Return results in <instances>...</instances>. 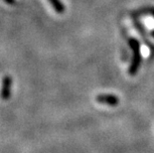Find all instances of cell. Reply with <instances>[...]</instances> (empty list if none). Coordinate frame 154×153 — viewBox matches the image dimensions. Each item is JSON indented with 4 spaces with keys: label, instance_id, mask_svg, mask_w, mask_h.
Segmentation results:
<instances>
[{
    "label": "cell",
    "instance_id": "obj_1",
    "mask_svg": "<svg viewBox=\"0 0 154 153\" xmlns=\"http://www.w3.org/2000/svg\"><path fill=\"white\" fill-rule=\"evenodd\" d=\"M128 45L132 51V59L130 63L128 73L130 76L136 75L141 63V52H140V44L135 38H130L128 40Z\"/></svg>",
    "mask_w": 154,
    "mask_h": 153
},
{
    "label": "cell",
    "instance_id": "obj_2",
    "mask_svg": "<svg viewBox=\"0 0 154 153\" xmlns=\"http://www.w3.org/2000/svg\"><path fill=\"white\" fill-rule=\"evenodd\" d=\"M96 100L100 103L110 106H116L119 103V99L114 94L110 93H100L97 94L96 97Z\"/></svg>",
    "mask_w": 154,
    "mask_h": 153
},
{
    "label": "cell",
    "instance_id": "obj_3",
    "mask_svg": "<svg viewBox=\"0 0 154 153\" xmlns=\"http://www.w3.org/2000/svg\"><path fill=\"white\" fill-rule=\"evenodd\" d=\"M11 86H12V79L10 76H5L2 80L1 86V99L3 100H8L11 96Z\"/></svg>",
    "mask_w": 154,
    "mask_h": 153
},
{
    "label": "cell",
    "instance_id": "obj_4",
    "mask_svg": "<svg viewBox=\"0 0 154 153\" xmlns=\"http://www.w3.org/2000/svg\"><path fill=\"white\" fill-rule=\"evenodd\" d=\"M49 2L53 6L54 10L59 14H63L65 12V5L62 3L61 0H49Z\"/></svg>",
    "mask_w": 154,
    "mask_h": 153
},
{
    "label": "cell",
    "instance_id": "obj_5",
    "mask_svg": "<svg viewBox=\"0 0 154 153\" xmlns=\"http://www.w3.org/2000/svg\"><path fill=\"white\" fill-rule=\"evenodd\" d=\"M134 14H137V15H139V14H150V15L154 16V8H152V7H148V8L140 9V10H138L137 12H135Z\"/></svg>",
    "mask_w": 154,
    "mask_h": 153
},
{
    "label": "cell",
    "instance_id": "obj_6",
    "mask_svg": "<svg viewBox=\"0 0 154 153\" xmlns=\"http://www.w3.org/2000/svg\"><path fill=\"white\" fill-rule=\"evenodd\" d=\"M6 2L8 3V4H14L15 3V0H5Z\"/></svg>",
    "mask_w": 154,
    "mask_h": 153
},
{
    "label": "cell",
    "instance_id": "obj_7",
    "mask_svg": "<svg viewBox=\"0 0 154 153\" xmlns=\"http://www.w3.org/2000/svg\"><path fill=\"white\" fill-rule=\"evenodd\" d=\"M152 36H153V37H154V31H152Z\"/></svg>",
    "mask_w": 154,
    "mask_h": 153
}]
</instances>
